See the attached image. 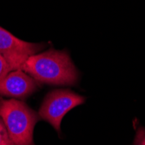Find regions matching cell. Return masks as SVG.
Returning <instances> with one entry per match:
<instances>
[{"label": "cell", "instance_id": "6da1fadb", "mask_svg": "<svg viewBox=\"0 0 145 145\" xmlns=\"http://www.w3.org/2000/svg\"><path fill=\"white\" fill-rule=\"evenodd\" d=\"M19 70L28 73L35 80L56 85H73L78 73L66 51L49 50L30 56Z\"/></svg>", "mask_w": 145, "mask_h": 145}, {"label": "cell", "instance_id": "7a4b0ae2", "mask_svg": "<svg viewBox=\"0 0 145 145\" xmlns=\"http://www.w3.org/2000/svg\"><path fill=\"white\" fill-rule=\"evenodd\" d=\"M0 118L10 138L16 145H34L33 130L38 115L24 102L0 100Z\"/></svg>", "mask_w": 145, "mask_h": 145}, {"label": "cell", "instance_id": "3957f363", "mask_svg": "<svg viewBox=\"0 0 145 145\" xmlns=\"http://www.w3.org/2000/svg\"><path fill=\"white\" fill-rule=\"evenodd\" d=\"M84 97L69 89H56L50 92L39 110V116L60 131L61 122L70 110L84 103Z\"/></svg>", "mask_w": 145, "mask_h": 145}, {"label": "cell", "instance_id": "277c9868", "mask_svg": "<svg viewBox=\"0 0 145 145\" xmlns=\"http://www.w3.org/2000/svg\"><path fill=\"white\" fill-rule=\"evenodd\" d=\"M43 45L28 43L12 35L0 26V54L13 70H19L30 56L37 54Z\"/></svg>", "mask_w": 145, "mask_h": 145}, {"label": "cell", "instance_id": "5b68a950", "mask_svg": "<svg viewBox=\"0 0 145 145\" xmlns=\"http://www.w3.org/2000/svg\"><path fill=\"white\" fill-rule=\"evenodd\" d=\"M35 79L22 70L10 71L0 81V96L25 97L37 89Z\"/></svg>", "mask_w": 145, "mask_h": 145}, {"label": "cell", "instance_id": "8992f818", "mask_svg": "<svg viewBox=\"0 0 145 145\" xmlns=\"http://www.w3.org/2000/svg\"><path fill=\"white\" fill-rule=\"evenodd\" d=\"M11 71L12 69L6 61V59L0 54V81Z\"/></svg>", "mask_w": 145, "mask_h": 145}, {"label": "cell", "instance_id": "52a82bcc", "mask_svg": "<svg viewBox=\"0 0 145 145\" xmlns=\"http://www.w3.org/2000/svg\"><path fill=\"white\" fill-rule=\"evenodd\" d=\"M0 145H16L10 138L6 129H0Z\"/></svg>", "mask_w": 145, "mask_h": 145}, {"label": "cell", "instance_id": "ba28073f", "mask_svg": "<svg viewBox=\"0 0 145 145\" xmlns=\"http://www.w3.org/2000/svg\"><path fill=\"white\" fill-rule=\"evenodd\" d=\"M5 129V127L4 125V123L1 121H0V129Z\"/></svg>", "mask_w": 145, "mask_h": 145}, {"label": "cell", "instance_id": "9c48e42d", "mask_svg": "<svg viewBox=\"0 0 145 145\" xmlns=\"http://www.w3.org/2000/svg\"><path fill=\"white\" fill-rule=\"evenodd\" d=\"M141 145H145V138L143 139V141H142V144Z\"/></svg>", "mask_w": 145, "mask_h": 145}]
</instances>
